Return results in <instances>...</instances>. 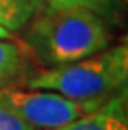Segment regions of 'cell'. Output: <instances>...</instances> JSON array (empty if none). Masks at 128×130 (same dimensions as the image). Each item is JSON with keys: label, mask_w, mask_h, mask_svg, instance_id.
<instances>
[{"label": "cell", "mask_w": 128, "mask_h": 130, "mask_svg": "<svg viewBox=\"0 0 128 130\" xmlns=\"http://www.w3.org/2000/svg\"><path fill=\"white\" fill-rule=\"evenodd\" d=\"M23 43L37 63H73L108 48L112 42L102 15L88 8L45 7L28 22Z\"/></svg>", "instance_id": "6da1fadb"}, {"label": "cell", "mask_w": 128, "mask_h": 130, "mask_svg": "<svg viewBox=\"0 0 128 130\" xmlns=\"http://www.w3.org/2000/svg\"><path fill=\"white\" fill-rule=\"evenodd\" d=\"M128 48L125 43L73 63L50 67L25 82L28 88L52 90L77 100H105L126 90Z\"/></svg>", "instance_id": "7a4b0ae2"}, {"label": "cell", "mask_w": 128, "mask_h": 130, "mask_svg": "<svg viewBox=\"0 0 128 130\" xmlns=\"http://www.w3.org/2000/svg\"><path fill=\"white\" fill-rule=\"evenodd\" d=\"M0 99L27 123L45 130L67 125L108 100H77L52 90H20L17 87L0 88Z\"/></svg>", "instance_id": "3957f363"}, {"label": "cell", "mask_w": 128, "mask_h": 130, "mask_svg": "<svg viewBox=\"0 0 128 130\" xmlns=\"http://www.w3.org/2000/svg\"><path fill=\"white\" fill-rule=\"evenodd\" d=\"M53 130H128L126 90L110 97L98 108Z\"/></svg>", "instance_id": "277c9868"}, {"label": "cell", "mask_w": 128, "mask_h": 130, "mask_svg": "<svg viewBox=\"0 0 128 130\" xmlns=\"http://www.w3.org/2000/svg\"><path fill=\"white\" fill-rule=\"evenodd\" d=\"M30 58L33 57L23 42L0 40V88L15 87V84L28 80L32 77Z\"/></svg>", "instance_id": "5b68a950"}, {"label": "cell", "mask_w": 128, "mask_h": 130, "mask_svg": "<svg viewBox=\"0 0 128 130\" xmlns=\"http://www.w3.org/2000/svg\"><path fill=\"white\" fill-rule=\"evenodd\" d=\"M45 5V0H0V25L10 32L23 30Z\"/></svg>", "instance_id": "8992f818"}, {"label": "cell", "mask_w": 128, "mask_h": 130, "mask_svg": "<svg viewBox=\"0 0 128 130\" xmlns=\"http://www.w3.org/2000/svg\"><path fill=\"white\" fill-rule=\"evenodd\" d=\"M45 4L48 7L55 8H72V7L88 8L98 15L106 17L117 8L120 0H45Z\"/></svg>", "instance_id": "52a82bcc"}, {"label": "cell", "mask_w": 128, "mask_h": 130, "mask_svg": "<svg viewBox=\"0 0 128 130\" xmlns=\"http://www.w3.org/2000/svg\"><path fill=\"white\" fill-rule=\"evenodd\" d=\"M0 130H37L0 99Z\"/></svg>", "instance_id": "ba28073f"}, {"label": "cell", "mask_w": 128, "mask_h": 130, "mask_svg": "<svg viewBox=\"0 0 128 130\" xmlns=\"http://www.w3.org/2000/svg\"><path fill=\"white\" fill-rule=\"evenodd\" d=\"M10 38H13L12 32L7 30L5 27H2V25H0V40H10Z\"/></svg>", "instance_id": "9c48e42d"}]
</instances>
